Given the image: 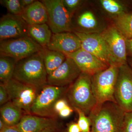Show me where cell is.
Listing matches in <instances>:
<instances>
[{"mask_svg": "<svg viewBox=\"0 0 132 132\" xmlns=\"http://www.w3.org/2000/svg\"><path fill=\"white\" fill-rule=\"evenodd\" d=\"M114 97L123 111L132 112V68L127 64L119 67Z\"/></svg>", "mask_w": 132, "mask_h": 132, "instance_id": "10", "label": "cell"}, {"mask_svg": "<svg viewBox=\"0 0 132 132\" xmlns=\"http://www.w3.org/2000/svg\"><path fill=\"white\" fill-rule=\"evenodd\" d=\"M47 11L48 25L53 34L73 32L72 17L62 0H43Z\"/></svg>", "mask_w": 132, "mask_h": 132, "instance_id": "8", "label": "cell"}, {"mask_svg": "<svg viewBox=\"0 0 132 132\" xmlns=\"http://www.w3.org/2000/svg\"><path fill=\"white\" fill-rule=\"evenodd\" d=\"M0 132H20L16 126H7L3 130L0 131Z\"/></svg>", "mask_w": 132, "mask_h": 132, "instance_id": "34", "label": "cell"}, {"mask_svg": "<svg viewBox=\"0 0 132 132\" xmlns=\"http://www.w3.org/2000/svg\"><path fill=\"white\" fill-rule=\"evenodd\" d=\"M81 73L73 60L67 57L65 61L57 69L48 75L47 84L61 87L69 86Z\"/></svg>", "mask_w": 132, "mask_h": 132, "instance_id": "12", "label": "cell"}, {"mask_svg": "<svg viewBox=\"0 0 132 132\" xmlns=\"http://www.w3.org/2000/svg\"><path fill=\"white\" fill-rule=\"evenodd\" d=\"M62 1L65 7L72 17L84 2V1L81 0H62Z\"/></svg>", "mask_w": 132, "mask_h": 132, "instance_id": "27", "label": "cell"}, {"mask_svg": "<svg viewBox=\"0 0 132 132\" xmlns=\"http://www.w3.org/2000/svg\"><path fill=\"white\" fill-rule=\"evenodd\" d=\"M126 43L127 54L132 57V38L126 39Z\"/></svg>", "mask_w": 132, "mask_h": 132, "instance_id": "33", "label": "cell"}, {"mask_svg": "<svg viewBox=\"0 0 132 132\" xmlns=\"http://www.w3.org/2000/svg\"><path fill=\"white\" fill-rule=\"evenodd\" d=\"M9 101V97L7 90L4 84L0 85V105L1 106Z\"/></svg>", "mask_w": 132, "mask_h": 132, "instance_id": "29", "label": "cell"}, {"mask_svg": "<svg viewBox=\"0 0 132 132\" xmlns=\"http://www.w3.org/2000/svg\"><path fill=\"white\" fill-rule=\"evenodd\" d=\"M20 1L22 7L24 9L31 5L32 3L35 2V1H34V0H20Z\"/></svg>", "mask_w": 132, "mask_h": 132, "instance_id": "35", "label": "cell"}, {"mask_svg": "<svg viewBox=\"0 0 132 132\" xmlns=\"http://www.w3.org/2000/svg\"><path fill=\"white\" fill-rule=\"evenodd\" d=\"M4 85L8 93L9 101L21 109L26 114H30L31 109L39 89L14 78Z\"/></svg>", "mask_w": 132, "mask_h": 132, "instance_id": "9", "label": "cell"}, {"mask_svg": "<svg viewBox=\"0 0 132 132\" xmlns=\"http://www.w3.org/2000/svg\"><path fill=\"white\" fill-rule=\"evenodd\" d=\"M65 95L71 106L87 115L97 105L92 87V76L82 73L69 86Z\"/></svg>", "mask_w": 132, "mask_h": 132, "instance_id": "3", "label": "cell"}, {"mask_svg": "<svg viewBox=\"0 0 132 132\" xmlns=\"http://www.w3.org/2000/svg\"><path fill=\"white\" fill-rule=\"evenodd\" d=\"M64 54L73 60L81 73L92 76L109 67L95 55L81 48L74 53Z\"/></svg>", "mask_w": 132, "mask_h": 132, "instance_id": "14", "label": "cell"}, {"mask_svg": "<svg viewBox=\"0 0 132 132\" xmlns=\"http://www.w3.org/2000/svg\"><path fill=\"white\" fill-rule=\"evenodd\" d=\"M1 119L8 126L19 124L25 113L23 110L9 101L1 107Z\"/></svg>", "mask_w": 132, "mask_h": 132, "instance_id": "20", "label": "cell"}, {"mask_svg": "<svg viewBox=\"0 0 132 132\" xmlns=\"http://www.w3.org/2000/svg\"><path fill=\"white\" fill-rule=\"evenodd\" d=\"M20 16L28 25L45 24L48 20L46 9L41 1H35L24 8Z\"/></svg>", "mask_w": 132, "mask_h": 132, "instance_id": "17", "label": "cell"}, {"mask_svg": "<svg viewBox=\"0 0 132 132\" xmlns=\"http://www.w3.org/2000/svg\"><path fill=\"white\" fill-rule=\"evenodd\" d=\"M28 24L20 16L7 13L0 20V40L28 36Z\"/></svg>", "mask_w": 132, "mask_h": 132, "instance_id": "13", "label": "cell"}, {"mask_svg": "<svg viewBox=\"0 0 132 132\" xmlns=\"http://www.w3.org/2000/svg\"><path fill=\"white\" fill-rule=\"evenodd\" d=\"M79 115L78 125L79 127L81 132H90V126L91 125V121L88 117L84 112L80 110L76 109Z\"/></svg>", "mask_w": 132, "mask_h": 132, "instance_id": "26", "label": "cell"}, {"mask_svg": "<svg viewBox=\"0 0 132 132\" xmlns=\"http://www.w3.org/2000/svg\"><path fill=\"white\" fill-rule=\"evenodd\" d=\"M68 87L44 85L39 90L30 114L55 119L57 114L54 111L55 104L65 95Z\"/></svg>", "mask_w": 132, "mask_h": 132, "instance_id": "4", "label": "cell"}, {"mask_svg": "<svg viewBox=\"0 0 132 132\" xmlns=\"http://www.w3.org/2000/svg\"><path fill=\"white\" fill-rule=\"evenodd\" d=\"M68 132H81V131L77 123H73L69 126Z\"/></svg>", "mask_w": 132, "mask_h": 132, "instance_id": "32", "label": "cell"}, {"mask_svg": "<svg viewBox=\"0 0 132 132\" xmlns=\"http://www.w3.org/2000/svg\"><path fill=\"white\" fill-rule=\"evenodd\" d=\"M73 31L85 33H98L99 22L94 13L90 10L82 11L76 16Z\"/></svg>", "mask_w": 132, "mask_h": 132, "instance_id": "18", "label": "cell"}, {"mask_svg": "<svg viewBox=\"0 0 132 132\" xmlns=\"http://www.w3.org/2000/svg\"><path fill=\"white\" fill-rule=\"evenodd\" d=\"M44 48L29 36L1 41V56H6L16 61L42 52Z\"/></svg>", "mask_w": 132, "mask_h": 132, "instance_id": "6", "label": "cell"}, {"mask_svg": "<svg viewBox=\"0 0 132 132\" xmlns=\"http://www.w3.org/2000/svg\"><path fill=\"white\" fill-rule=\"evenodd\" d=\"M68 105L67 101L62 98L57 101L55 103L54 106V111L57 114L62 110Z\"/></svg>", "mask_w": 132, "mask_h": 132, "instance_id": "30", "label": "cell"}, {"mask_svg": "<svg viewBox=\"0 0 132 132\" xmlns=\"http://www.w3.org/2000/svg\"><path fill=\"white\" fill-rule=\"evenodd\" d=\"M119 67L110 66L92 76V87L97 105L108 101L116 102L114 90Z\"/></svg>", "mask_w": 132, "mask_h": 132, "instance_id": "5", "label": "cell"}, {"mask_svg": "<svg viewBox=\"0 0 132 132\" xmlns=\"http://www.w3.org/2000/svg\"><path fill=\"white\" fill-rule=\"evenodd\" d=\"M90 132H93V131H92H92H90Z\"/></svg>", "mask_w": 132, "mask_h": 132, "instance_id": "39", "label": "cell"}, {"mask_svg": "<svg viewBox=\"0 0 132 132\" xmlns=\"http://www.w3.org/2000/svg\"><path fill=\"white\" fill-rule=\"evenodd\" d=\"M16 62L11 57L1 56L0 57V80L1 83L5 84L13 79Z\"/></svg>", "mask_w": 132, "mask_h": 132, "instance_id": "23", "label": "cell"}, {"mask_svg": "<svg viewBox=\"0 0 132 132\" xmlns=\"http://www.w3.org/2000/svg\"><path fill=\"white\" fill-rule=\"evenodd\" d=\"M48 49L71 53L81 48V43L79 37L73 32H63L53 34Z\"/></svg>", "mask_w": 132, "mask_h": 132, "instance_id": "15", "label": "cell"}, {"mask_svg": "<svg viewBox=\"0 0 132 132\" xmlns=\"http://www.w3.org/2000/svg\"><path fill=\"white\" fill-rule=\"evenodd\" d=\"M54 129H46L39 132H54Z\"/></svg>", "mask_w": 132, "mask_h": 132, "instance_id": "37", "label": "cell"}, {"mask_svg": "<svg viewBox=\"0 0 132 132\" xmlns=\"http://www.w3.org/2000/svg\"><path fill=\"white\" fill-rule=\"evenodd\" d=\"M121 132H132V112H125Z\"/></svg>", "mask_w": 132, "mask_h": 132, "instance_id": "28", "label": "cell"}, {"mask_svg": "<svg viewBox=\"0 0 132 132\" xmlns=\"http://www.w3.org/2000/svg\"><path fill=\"white\" fill-rule=\"evenodd\" d=\"M114 26L126 39L132 38V13L126 12L113 18Z\"/></svg>", "mask_w": 132, "mask_h": 132, "instance_id": "22", "label": "cell"}, {"mask_svg": "<svg viewBox=\"0 0 132 132\" xmlns=\"http://www.w3.org/2000/svg\"><path fill=\"white\" fill-rule=\"evenodd\" d=\"M55 118H46L34 114H25L16 126L20 132H39L47 129H54Z\"/></svg>", "mask_w": 132, "mask_h": 132, "instance_id": "16", "label": "cell"}, {"mask_svg": "<svg viewBox=\"0 0 132 132\" xmlns=\"http://www.w3.org/2000/svg\"><path fill=\"white\" fill-rule=\"evenodd\" d=\"M0 3L6 8L8 13L13 15L20 16L24 10L20 0H1Z\"/></svg>", "mask_w": 132, "mask_h": 132, "instance_id": "25", "label": "cell"}, {"mask_svg": "<svg viewBox=\"0 0 132 132\" xmlns=\"http://www.w3.org/2000/svg\"><path fill=\"white\" fill-rule=\"evenodd\" d=\"M52 32L46 23L36 25H28V35L44 48L49 45Z\"/></svg>", "mask_w": 132, "mask_h": 132, "instance_id": "19", "label": "cell"}, {"mask_svg": "<svg viewBox=\"0 0 132 132\" xmlns=\"http://www.w3.org/2000/svg\"><path fill=\"white\" fill-rule=\"evenodd\" d=\"M73 111V110L72 109V108L68 105L61 111H60L58 113V114L61 118H67L71 115Z\"/></svg>", "mask_w": 132, "mask_h": 132, "instance_id": "31", "label": "cell"}, {"mask_svg": "<svg viewBox=\"0 0 132 132\" xmlns=\"http://www.w3.org/2000/svg\"><path fill=\"white\" fill-rule=\"evenodd\" d=\"M43 61L48 75L55 71L67 58L63 53L45 48L42 52Z\"/></svg>", "mask_w": 132, "mask_h": 132, "instance_id": "21", "label": "cell"}, {"mask_svg": "<svg viewBox=\"0 0 132 132\" xmlns=\"http://www.w3.org/2000/svg\"><path fill=\"white\" fill-rule=\"evenodd\" d=\"M99 2L104 10L113 18L126 12L125 5L118 1L101 0Z\"/></svg>", "mask_w": 132, "mask_h": 132, "instance_id": "24", "label": "cell"}, {"mask_svg": "<svg viewBox=\"0 0 132 132\" xmlns=\"http://www.w3.org/2000/svg\"><path fill=\"white\" fill-rule=\"evenodd\" d=\"M101 34L106 43L110 59V66L119 67L127 64L126 39L114 26L105 29Z\"/></svg>", "mask_w": 132, "mask_h": 132, "instance_id": "7", "label": "cell"}, {"mask_svg": "<svg viewBox=\"0 0 132 132\" xmlns=\"http://www.w3.org/2000/svg\"><path fill=\"white\" fill-rule=\"evenodd\" d=\"M79 38L81 48L90 53L110 66L108 48L100 33H85L73 31Z\"/></svg>", "mask_w": 132, "mask_h": 132, "instance_id": "11", "label": "cell"}, {"mask_svg": "<svg viewBox=\"0 0 132 132\" xmlns=\"http://www.w3.org/2000/svg\"><path fill=\"white\" fill-rule=\"evenodd\" d=\"M7 126L5 123L3 122L1 119H0V131H2Z\"/></svg>", "mask_w": 132, "mask_h": 132, "instance_id": "36", "label": "cell"}, {"mask_svg": "<svg viewBox=\"0 0 132 132\" xmlns=\"http://www.w3.org/2000/svg\"><path fill=\"white\" fill-rule=\"evenodd\" d=\"M125 112L115 102L96 105L88 115L94 132H121Z\"/></svg>", "mask_w": 132, "mask_h": 132, "instance_id": "1", "label": "cell"}, {"mask_svg": "<svg viewBox=\"0 0 132 132\" xmlns=\"http://www.w3.org/2000/svg\"><path fill=\"white\" fill-rule=\"evenodd\" d=\"M43 51L17 61L13 78L38 89L47 84Z\"/></svg>", "mask_w": 132, "mask_h": 132, "instance_id": "2", "label": "cell"}, {"mask_svg": "<svg viewBox=\"0 0 132 132\" xmlns=\"http://www.w3.org/2000/svg\"><path fill=\"white\" fill-rule=\"evenodd\" d=\"M128 63H129V65L132 68V58L128 60Z\"/></svg>", "mask_w": 132, "mask_h": 132, "instance_id": "38", "label": "cell"}]
</instances>
